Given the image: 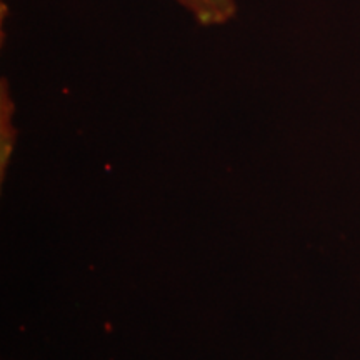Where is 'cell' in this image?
Segmentation results:
<instances>
[{
	"label": "cell",
	"mask_w": 360,
	"mask_h": 360,
	"mask_svg": "<svg viewBox=\"0 0 360 360\" xmlns=\"http://www.w3.org/2000/svg\"><path fill=\"white\" fill-rule=\"evenodd\" d=\"M205 29L224 27L237 17V0H172Z\"/></svg>",
	"instance_id": "cell-2"
},
{
	"label": "cell",
	"mask_w": 360,
	"mask_h": 360,
	"mask_svg": "<svg viewBox=\"0 0 360 360\" xmlns=\"http://www.w3.org/2000/svg\"><path fill=\"white\" fill-rule=\"evenodd\" d=\"M19 141V129L15 125V101L11 84L6 77L0 80V182L6 180L12 155Z\"/></svg>",
	"instance_id": "cell-1"
}]
</instances>
